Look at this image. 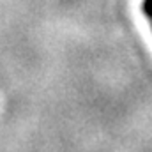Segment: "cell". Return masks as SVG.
<instances>
[{"label":"cell","mask_w":152,"mask_h":152,"mask_svg":"<svg viewBox=\"0 0 152 152\" xmlns=\"http://www.w3.org/2000/svg\"><path fill=\"white\" fill-rule=\"evenodd\" d=\"M142 9H143V14H145L147 18H151V20H152V0H143Z\"/></svg>","instance_id":"obj_1"}]
</instances>
